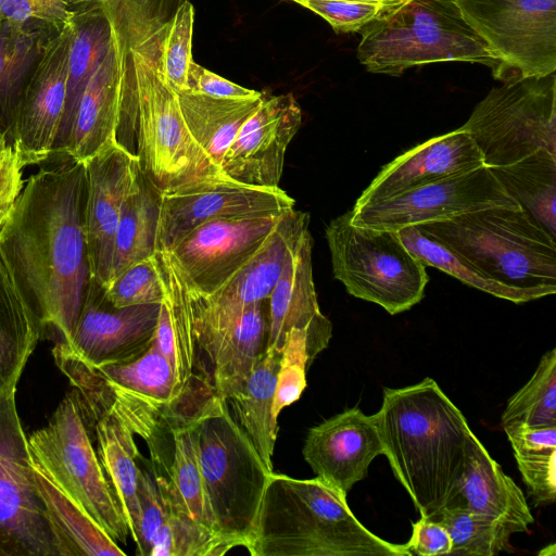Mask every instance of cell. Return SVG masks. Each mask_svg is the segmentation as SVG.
<instances>
[{"instance_id": "6da1fadb", "label": "cell", "mask_w": 556, "mask_h": 556, "mask_svg": "<svg viewBox=\"0 0 556 556\" xmlns=\"http://www.w3.org/2000/svg\"><path fill=\"white\" fill-rule=\"evenodd\" d=\"M85 164L71 159L31 175L0 226V252L41 339L72 337L92 278Z\"/></svg>"}, {"instance_id": "7a4b0ae2", "label": "cell", "mask_w": 556, "mask_h": 556, "mask_svg": "<svg viewBox=\"0 0 556 556\" xmlns=\"http://www.w3.org/2000/svg\"><path fill=\"white\" fill-rule=\"evenodd\" d=\"M384 453L422 518L459 496L472 433L464 414L435 380L384 388L375 414Z\"/></svg>"}, {"instance_id": "3957f363", "label": "cell", "mask_w": 556, "mask_h": 556, "mask_svg": "<svg viewBox=\"0 0 556 556\" xmlns=\"http://www.w3.org/2000/svg\"><path fill=\"white\" fill-rule=\"evenodd\" d=\"M252 556H412L406 544L368 530L350 509L346 495L318 477L270 473Z\"/></svg>"}, {"instance_id": "277c9868", "label": "cell", "mask_w": 556, "mask_h": 556, "mask_svg": "<svg viewBox=\"0 0 556 556\" xmlns=\"http://www.w3.org/2000/svg\"><path fill=\"white\" fill-rule=\"evenodd\" d=\"M416 226L502 286L533 300L556 292V238L521 207L494 206Z\"/></svg>"}, {"instance_id": "5b68a950", "label": "cell", "mask_w": 556, "mask_h": 556, "mask_svg": "<svg viewBox=\"0 0 556 556\" xmlns=\"http://www.w3.org/2000/svg\"><path fill=\"white\" fill-rule=\"evenodd\" d=\"M200 469L216 532L233 548L250 545L270 471L226 401L214 392L195 410Z\"/></svg>"}, {"instance_id": "8992f818", "label": "cell", "mask_w": 556, "mask_h": 556, "mask_svg": "<svg viewBox=\"0 0 556 556\" xmlns=\"http://www.w3.org/2000/svg\"><path fill=\"white\" fill-rule=\"evenodd\" d=\"M361 33L357 59L370 73L399 76L437 62L478 63L493 73L497 68L455 0H402Z\"/></svg>"}, {"instance_id": "52a82bcc", "label": "cell", "mask_w": 556, "mask_h": 556, "mask_svg": "<svg viewBox=\"0 0 556 556\" xmlns=\"http://www.w3.org/2000/svg\"><path fill=\"white\" fill-rule=\"evenodd\" d=\"M333 277L346 291L395 315L419 303L429 281L426 266L394 230L358 227L351 211L326 227Z\"/></svg>"}, {"instance_id": "ba28073f", "label": "cell", "mask_w": 556, "mask_h": 556, "mask_svg": "<svg viewBox=\"0 0 556 556\" xmlns=\"http://www.w3.org/2000/svg\"><path fill=\"white\" fill-rule=\"evenodd\" d=\"M28 450L112 540L127 544L128 526L76 389L67 391L48 424L28 437Z\"/></svg>"}, {"instance_id": "9c48e42d", "label": "cell", "mask_w": 556, "mask_h": 556, "mask_svg": "<svg viewBox=\"0 0 556 556\" xmlns=\"http://www.w3.org/2000/svg\"><path fill=\"white\" fill-rule=\"evenodd\" d=\"M488 167L508 165L539 150L556 154V75L504 81L476 105L459 127Z\"/></svg>"}, {"instance_id": "30bf717a", "label": "cell", "mask_w": 556, "mask_h": 556, "mask_svg": "<svg viewBox=\"0 0 556 556\" xmlns=\"http://www.w3.org/2000/svg\"><path fill=\"white\" fill-rule=\"evenodd\" d=\"M504 81L556 71V0H455Z\"/></svg>"}, {"instance_id": "8fae6325", "label": "cell", "mask_w": 556, "mask_h": 556, "mask_svg": "<svg viewBox=\"0 0 556 556\" xmlns=\"http://www.w3.org/2000/svg\"><path fill=\"white\" fill-rule=\"evenodd\" d=\"M17 383L0 390V548L5 556H59L31 473Z\"/></svg>"}, {"instance_id": "7c38bea8", "label": "cell", "mask_w": 556, "mask_h": 556, "mask_svg": "<svg viewBox=\"0 0 556 556\" xmlns=\"http://www.w3.org/2000/svg\"><path fill=\"white\" fill-rule=\"evenodd\" d=\"M494 206L520 207L484 165L392 198L354 205L351 222L358 227L397 231Z\"/></svg>"}, {"instance_id": "4fadbf2b", "label": "cell", "mask_w": 556, "mask_h": 556, "mask_svg": "<svg viewBox=\"0 0 556 556\" xmlns=\"http://www.w3.org/2000/svg\"><path fill=\"white\" fill-rule=\"evenodd\" d=\"M294 204L280 187L245 185L225 175L194 180L160 193L155 252H169L207 222L286 213L294 208Z\"/></svg>"}, {"instance_id": "5bb4252c", "label": "cell", "mask_w": 556, "mask_h": 556, "mask_svg": "<svg viewBox=\"0 0 556 556\" xmlns=\"http://www.w3.org/2000/svg\"><path fill=\"white\" fill-rule=\"evenodd\" d=\"M308 223L307 213L292 208L226 285L208 296L188 290L197 345L230 326L249 305L268 300L290 255L308 229Z\"/></svg>"}, {"instance_id": "9a60e30c", "label": "cell", "mask_w": 556, "mask_h": 556, "mask_svg": "<svg viewBox=\"0 0 556 556\" xmlns=\"http://www.w3.org/2000/svg\"><path fill=\"white\" fill-rule=\"evenodd\" d=\"M286 213L211 220L165 253L188 290L208 296L255 255Z\"/></svg>"}, {"instance_id": "2e32d148", "label": "cell", "mask_w": 556, "mask_h": 556, "mask_svg": "<svg viewBox=\"0 0 556 556\" xmlns=\"http://www.w3.org/2000/svg\"><path fill=\"white\" fill-rule=\"evenodd\" d=\"M161 304L115 307L91 278L74 332L54 344L58 352L90 365L140 356L153 342Z\"/></svg>"}, {"instance_id": "e0dca14e", "label": "cell", "mask_w": 556, "mask_h": 556, "mask_svg": "<svg viewBox=\"0 0 556 556\" xmlns=\"http://www.w3.org/2000/svg\"><path fill=\"white\" fill-rule=\"evenodd\" d=\"M71 33L70 22L48 43L20 99L10 146L24 166L53 154L65 106Z\"/></svg>"}, {"instance_id": "ac0fdd59", "label": "cell", "mask_w": 556, "mask_h": 556, "mask_svg": "<svg viewBox=\"0 0 556 556\" xmlns=\"http://www.w3.org/2000/svg\"><path fill=\"white\" fill-rule=\"evenodd\" d=\"M302 123L292 93L266 96L227 149L222 173L245 185L279 187L287 148Z\"/></svg>"}, {"instance_id": "d6986e66", "label": "cell", "mask_w": 556, "mask_h": 556, "mask_svg": "<svg viewBox=\"0 0 556 556\" xmlns=\"http://www.w3.org/2000/svg\"><path fill=\"white\" fill-rule=\"evenodd\" d=\"M85 212L91 275L103 288L111 281L115 233L123 203L140 170L138 156L118 141L84 162Z\"/></svg>"}, {"instance_id": "ffe728a7", "label": "cell", "mask_w": 556, "mask_h": 556, "mask_svg": "<svg viewBox=\"0 0 556 556\" xmlns=\"http://www.w3.org/2000/svg\"><path fill=\"white\" fill-rule=\"evenodd\" d=\"M302 453L316 477L348 495L384 448L375 415L353 407L312 427Z\"/></svg>"}, {"instance_id": "44dd1931", "label": "cell", "mask_w": 556, "mask_h": 556, "mask_svg": "<svg viewBox=\"0 0 556 556\" xmlns=\"http://www.w3.org/2000/svg\"><path fill=\"white\" fill-rule=\"evenodd\" d=\"M52 354L58 368L78 391L123 394L162 412L185 394L179 390L172 364L154 342L136 358L102 365H90L58 352Z\"/></svg>"}, {"instance_id": "7402d4cb", "label": "cell", "mask_w": 556, "mask_h": 556, "mask_svg": "<svg viewBox=\"0 0 556 556\" xmlns=\"http://www.w3.org/2000/svg\"><path fill=\"white\" fill-rule=\"evenodd\" d=\"M481 166V151L466 131L457 128L415 146L384 165L354 205L392 198Z\"/></svg>"}, {"instance_id": "603a6c76", "label": "cell", "mask_w": 556, "mask_h": 556, "mask_svg": "<svg viewBox=\"0 0 556 556\" xmlns=\"http://www.w3.org/2000/svg\"><path fill=\"white\" fill-rule=\"evenodd\" d=\"M312 248L313 239L307 229L267 300L266 350L281 352L287 333L293 328L303 329L308 334L313 362L328 346L332 325L318 305L313 279Z\"/></svg>"}, {"instance_id": "cb8c5ba5", "label": "cell", "mask_w": 556, "mask_h": 556, "mask_svg": "<svg viewBox=\"0 0 556 556\" xmlns=\"http://www.w3.org/2000/svg\"><path fill=\"white\" fill-rule=\"evenodd\" d=\"M111 22L113 36L110 48L83 92L63 153V156L76 162L84 163L105 147L117 141L122 103L123 53L112 18Z\"/></svg>"}, {"instance_id": "d4e9b609", "label": "cell", "mask_w": 556, "mask_h": 556, "mask_svg": "<svg viewBox=\"0 0 556 556\" xmlns=\"http://www.w3.org/2000/svg\"><path fill=\"white\" fill-rule=\"evenodd\" d=\"M472 511L505 526L513 534L529 532L534 522L527 500L472 432L466 454L459 496Z\"/></svg>"}, {"instance_id": "484cf974", "label": "cell", "mask_w": 556, "mask_h": 556, "mask_svg": "<svg viewBox=\"0 0 556 556\" xmlns=\"http://www.w3.org/2000/svg\"><path fill=\"white\" fill-rule=\"evenodd\" d=\"M267 330L264 302H257L198 348L210 362L207 380L216 395L225 400L244 384L266 350Z\"/></svg>"}, {"instance_id": "4316f807", "label": "cell", "mask_w": 556, "mask_h": 556, "mask_svg": "<svg viewBox=\"0 0 556 556\" xmlns=\"http://www.w3.org/2000/svg\"><path fill=\"white\" fill-rule=\"evenodd\" d=\"M66 99L53 154L63 155L83 92L108 52L113 26L100 2L73 8Z\"/></svg>"}, {"instance_id": "83f0119b", "label": "cell", "mask_w": 556, "mask_h": 556, "mask_svg": "<svg viewBox=\"0 0 556 556\" xmlns=\"http://www.w3.org/2000/svg\"><path fill=\"white\" fill-rule=\"evenodd\" d=\"M35 485L45 504L59 556H125L87 511L29 453Z\"/></svg>"}, {"instance_id": "f1b7e54d", "label": "cell", "mask_w": 556, "mask_h": 556, "mask_svg": "<svg viewBox=\"0 0 556 556\" xmlns=\"http://www.w3.org/2000/svg\"><path fill=\"white\" fill-rule=\"evenodd\" d=\"M164 283L165 296L161 303L153 342L169 361L181 392L194 381L197 339L193 311L187 286L165 252H155Z\"/></svg>"}, {"instance_id": "f546056e", "label": "cell", "mask_w": 556, "mask_h": 556, "mask_svg": "<svg viewBox=\"0 0 556 556\" xmlns=\"http://www.w3.org/2000/svg\"><path fill=\"white\" fill-rule=\"evenodd\" d=\"M84 410L92 426L99 460L123 511L130 536L136 541L141 511L138 498L139 451L135 433L112 410H87L85 407Z\"/></svg>"}, {"instance_id": "4dcf8cb0", "label": "cell", "mask_w": 556, "mask_h": 556, "mask_svg": "<svg viewBox=\"0 0 556 556\" xmlns=\"http://www.w3.org/2000/svg\"><path fill=\"white\" fill-rule=\"evenodd\" d=\"M280 357L281 352L265 350L244 384L225 399L233 419L270 471L278 432L273 405Z\"/></svg>"}, {"instance_id": "1f68e13d", "label": "cell", "mask_w": 556, "mask_h": 556, "mask_svg": "<svg viewBox=\"0 0 556 556\" xmlns=\"http://www.w3.org/2000/svg\"><path fill=\"white\" fill-rule=\"evenodd\" d=\"M177 96L188 130L222 172L227 149L260 106L264 92L244 99L214 98L190 90L179 91Z\"/></svg>"}, {"instance_id": "d6a6232c", "label": "cell", "mask_w": 556, "mask_h": 556, "mask_svg": "<svg viewBox=\"0 0 556 556\" xmlns=\"http://www.w3.org/2000/svg\"><path fill=\"white\" fill-rule=\"evenodd\" d=\"M149 460L165 513L150 556H220L233 548L226 540L193 520L166 471L164 460Z\"/></svg>"}, {"instance_id": "836d02e7", "label": "cell", "mask_w": 556, "mask_h": 556, "mask_svg": "<svg viewBox=\"0 0 556 556\" xmlns=\"http://www.w3.org/2000/svg\"><path fill=\"white\" fill-rule=\"evenodd\" d=\"M489 168L517 204L556 238V154L542 149Z\"/></svg>"}, {"instance_id": "e575fe53", "label": "cell", "mask_w": 556, "mask_h": 556, "mask_svg": "<svg viewBox=\"0 0 556 556\" xmlns=\"http://www.w3.org/2000/svg\"><path fill=\"white\" fill-rule=\"evenodd\" d=\"M159 215L160 192L140 168L122 206L115 233L111 280L130 265L155 253Z\"/></svg>"}, {"instance_id": "d590c367", "label": "cell", "mask_w": 556, "mask_h": 556, "mask_svg": "<svg viewBox=\"0 0 556 556\" xmlns=\"http://www.w3.org/2000/svg\"><path fill=\"white\" fill-rule=\"evenodd\" d=\"M39 340L37 323L0 252V390L18 382Z\"/></svg>"}, {"instance_id": "8d00e7d4", "label": "cell", "mask_w": 556, "mask_h": 556, "mask_svg": "<svg viewBox=\"0 0 556 556\" xmlns=\"http://www.w3.org/2000/svg\"><path fill=\"white\" fill-rule=\"evenodd\" d=\"M52 39L0 20V129L8 144L23 90Z\"/></svg>"}, {"instance_id": "74e56055", "label": "cell", "mask_w": 556, "mask_h": 556, "mask_svg": "<svg viewBox=\"0 0 556 556\" xmlns=\"http://www.w3.org/2000/svg\"><path fill=\"white\" fill-rule=\"evenodd\" d=\"M522 481L535 505H549L556 497V426L504 427Z\"/></svg>"}, {"instance_id": "f35d334b", "label": "cell", "mask_w": 556, "mask_h": 556, "mask_svg": "<svg viewBox=\"0 0 556 556\" xmlns=\"http://www.w3.org/2000/svg\"><path fill=\"white\" fill-rule=\"evenodd\" d=\"M432 520L440 522L452 540L450 555L495 556L511 552V532L502 523L469 509L465 504H450Z\"/></svg>"}, {"instance_id": "ab89813d", "label": "cell", "mask_w": 556, "mask_h": 556, "mask_svg": "<svg viewBox=\"0 0 556 556\" xmlns=\"http://www.w3.org/2000/svg\"><path fill=\"white\" fill-rule=\"evenodd\" d=\"M397 232L404 245L420 260L425 266L438 268L469 287L503 300L517 304L533 301V299L526 293L507 288L489 279L445 245L424 233L416 225L406 226L397 230Z\"/></svg>"}, {"instance_id": "60d3db41", "label": "cell", "mask_w": 556, "mask_h": 556, "mask_svg": "<svg viewBox=\"0 0 556 556\" xmlns=\"http://www.w3.org/2000/svg\"><path fill=\"white\" fill-rule=\"evenodd\" d=\"M518 424L556 426V349L543 354L529 381L509 397L501 426Z\"/></svg>"}, {"instance_id": "b9f144b4", "label": "cell", "mask_w": 556, "mask_h": 556, "mask_svg": "<svg viewBox=\"0 0 556 556\" xmlns=\"http://www.w3.org/2000/svg\"><path fill=\"white\" fill-rule=\"evenodd\" d=\"M194 9L184 1L167 21L162 41V61L164 77L175 91L187 90V73L192 61Z\"/></svg>"}, {"instance_id": "7bdbcfd3", "label": "cell", "mask_w": 556, "mask_h": 556, "mask_svg": "<svg viewBox=\"0 0 556 556\" xmlns=\"http://www.w3.org/2000/svg\"><path fill=\"white\" fill-rule=\"evenodd\" d=\"M104 291L115 307L161 304L165 290L155 253L124 269L110 281Z\"/></svg>"}, {"instance_id": "ee69618b", "label": "cell", "mask_w": 556, "mask_h": 556, "mask_svg": "<svg viewBox=\"0 0 556 556\" xmlns=\"http://www.w3.org/2000/svg\"><path fill=\"white\" fill-rule=\"evenodd\" d=\"M312 363L306 330L293 328L285 339L273 405V416L296 402L306 388V368Z\"/></svg>"}, {"instance_id": "f6af8a7d", "label": "cell", "mask_w": 556, "mask_h": 556, "mask_svg": "<svg viewBox=\"0 0 556 556\" xmlns=\"http://www.w3.org/2000/svg\"><path fill=\"white\" fill-rule=\"evenodd\" d=\"M73 12L71 0H0V20L50 38L70 24Z\"/></svg>"}, {"instance_id": "bcb514c9", "label": "cell", "mask_w": 556, "mask_h": 556, "mask_svg": "<svg viewBox=\"0 0 556 556\" xmlns=\"http://www.w3.org/2000/svg\"><path fill=\"white\" fill-rule=\"evenodd\" d=\"M394 5L345 0H308L304 8L326 20L336 33H353L361 31Z\"/></svg>"}, {"instance_id": "7dc6e473", "label": "cell", "mask_w": 556, "mask_h": 556, "mask_svg": "<svg viewBox=\"0 0 556 556\" xmlns=\"http://www.w3.org/2000/svg\"><path fill=\"white\" fill-rule=\"evenodd\" d=\"M187 90L224 99H244L260 91L239 86L191 61L187 73Z\"/></svg>"}, {"instance_id": "c3c4849f", "label": "cell", "mask_w": 556, "mask_h": 556, "mask_svg": "<svg viewBox=\"0 0 556 556\" xmlns=\"http://www.w3.org/2000/svg\"><path fill=\"white\" fill-rule=\"evenodd\" d=\"M24 167L12 146L0 144V226L9 216L24 187L22 179Z\"/></svg>"}, {"instance_id": "681fc988", "label": "cell", "mask_w": 556, "mask_h": 556, "mask_svg": "<svg viewBox=\"0 0 556 556\" xmlns=\"http://www.w3.org/2000/svg\"><path fill=\"white\" fill-rule=\"evenodd\" d=\"M405 544L412 555L419 556H443L452 551L447 530L440 522L422 517L413 522L412 536Z\"/></svg>"}, {"instance_id": "f907efd6", "label": "cell", "mask_w": 556, "mask_h": 556, "mask_svg": "<svg viewBox=\"0 0 556 556\" xmlns=\"http://www.w3.org/2000/svg\"><path fill=\"white\" fill-rule=\"evenodd\" d=\"M345 1H359V2H374V3H389L396 4L402 0H345Z\"/></svg>"}, {"instance_id": "816d5d0a", "label": "cell", "mask_w": 556, "mask_h": 556, "mask_svg": "<svg viewBox=\"0 0 556 556\" xmlns=\"http://www.w3.org/2000/svg\"><path fill=\"white\" fill-rule=\"evenodd\" d=\"M555 548V544L552 543L551 545H547L544 547L543 551L539 552V555H545V556H554L556 553L549 552V549Z\"/></svg>"}, {"instance_id": "f5cc1de1", "label": "cell", "mask_w": 556, "mask_h": 556, "mask_svg": "<svg viewBox=\"0 0 556 556\" xmlns=\"http://www.w3.org/2000/svg\"><path fill=\"white\" fill-rule=\"evenodd\" d=\"M73 8L96 2L97 0H71Z\"/></svg>"}, {"instance_id": "db71d44e", "label": "cell", "mask_w": 556, "mask_h": 556, "mask_svg": "<svg viewBox=\"0 0 556 556\" xmlns=\"http://www.w3.org/2000/svg\"><path fill=\"white\" fill-rule=\"evenodd\" d=\"M8 143L3 131L0 129V144Z\"/></svg>"}, {"instance_id": "11a10c76", "label": "cell", "mask_w": 556, "mask_h": 556, "mask_svg": "<svg viewBox=\"0 0 556 556\" xmlns=\"http://www.w3.org/2000/svg\"><path fill=\"white\" fill-rule=\"evenodd\" d=\"M290 1L296 2V3L301 4L302 7H305V4L308 0H290Z\"/></svg>"}, {"instance_id": "9f6ffc18", "label": "cell", "mask_w": 556, "mask_h": 556, "mask_svg": "<svg viewBox=\"0 0 556 556\" xmlns=\"http://www.w3.org/2000/svg\"><path fill=\"white\" fill-rule=\"evenodd\" d=\"M0 556H5L4 552L0 548Z\"/></svg>"}]
</instances>
